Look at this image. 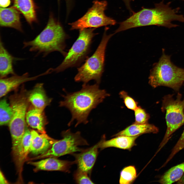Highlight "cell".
I'll return each instance as SVG.
<instances>
[{"label":"cell","instance_id":"6da1fadb","mask_svg":"<svg viewBox=\"0 0 184 184\" xmlns=\"http://www.w3.org/2000/svg\"><path fill=\"white\" fill-rule=\"evenodd\" d=\"M99 84L84 83L80 90L63 95L64 99L60 102L59 106L68 109L72 115L68 125L75 120V127L81 123L87 124L91 111L110 96L105 90L99 88Z\"/></svg>","mask_w":184,"mask_h":184},{"label":"cell","instance_id":"7a4b0ae2","mask_svg":"<svg viewBox=\"0 0 184 184\" xmlns=\"http://www.w3.org/2000/svg\"><path fill=\"white\" fill-rule=\"evenodd\" d=\"M164 0L155 4L154 8L143 7L125 20L119 23L118 28L114 32L115 34L122 31L138 27L156 25L169 28L178 26L172 22L177 21L184 22V17L177 13L180 8L173 9L170 6L171 2L164 3Z\"/></svg>","mask_w":184,"mask_h":184},{"label":"cell","instance_id":"3957f363","mask_svg":"<svg viewBox=\"0 0 184 184\" xmlns=\"http://www.w3.org/2000/svg\"><path fill=\"white\" fill-rule=\"evenodd\" d=\"M67 36L60 24L50 15L47 24L43 30L32 40L24 41L23 48H29L36 55L43 57L54 51H58L65 56V41Z\"/></svg>","mask_w":184,"mask_h":184},{"label":"cell","instance_id":"277c9868","mask_svg":"<svg viewBox=\"0 0 184 184\" xmlns=\"http://www.w3.org/2000/svg\"><path fill=\"white\" fill-rule=\"evenodd\" d=\"M148 78L149 84L153 88L164 86L178 92L184 83V69L173 64L170 56L163 49L162 55L151 69Z\"/></svg>","mask_w":184,"mask_h":184},{"label":"cell","instance_id":"5b68a950","mask_svg":"<svg viewBox=\"0 0 184 184\" xmlns=\"http://www.w3.org/2000/svg\"><path fill=\"white\" fill-rule=\"evenodd\" d=\"M28 92L23 86L9 97L10 105L13 110L12 118L9 124L13 145H20L27 128L26 117L29 101Z\"/></svg>","mask_w":184,"mask_h":184},{"label":"cell","instance_id":"8992f818","mask_svg":"<svg viewBox=\"0 0 184 184\" xmlns=\"http://www.w3.org/2000/svg\"><path fill=\"white\" fill-rule=\"evenodd\" d=\"M108 29L107 27L105 28L102 40L95 53L78 68V73L74 78L76 82L87 84L94 80L96 83H100L104 70L106 47L110 39L114 34H107Z\"/></svg>","mask_w":184,"mask_h":184},{"label":"cell","instance_id":"52a82bcc","mask_svg":"<svg viewBox=\"0 0 184 184\" xmlns=\"http://www.w3.org/2000/svg\"><path fill=\"white\" fill-rule=\"evenodd\" d=\"M174 95H165L162 99L161 109L162 112H166L167 128L157 152L166 144L173 133L184 124V98L181 99L182 95L179 92L176 99L173 97Z\"/></svg>","mask_w":184,"mask_h":184},{"label":"cell","instance_id":"ba28073f","mask_svg":"<svg viewBox=\"0 0 184 184\" xmlns=\"http://www.w3.org/2000/svg\"><path fill=\"white\" fill-rule=\"evenodd\" d=\"M95 28H88L79 30L78 38L65 56L62 63L52 72L58 73L68 67L79 64L85 58L90 49L92 39L96 34Z\"/></svg>","mask_w":184,"mask_h":184},{"label":"cell","instance_id":"9c48e42d","mask_svg":"<svg viewBox=\"0 0 184 184\" xmlns=\"http://www.w3.org/2000/svg\"><path fill=\"white\" fill-rule=\"evenodd\" d=\"M93 3L92 6L83 16L75 21L69 24L71 30L96 28L108 25H115L116 21L107 16L105 14L107 5L106 1L95 0Z\"/></svg>","mask_w":184,"mask_h":184},{"label":"cell","instance_id":"30bf717a","mask_svg":"<svg viewBox=\"0 0 184 184\" xmlns=\"http://www.w3.org/2000/svg\"><path fill=\"white\" fill-rule=\"evenodd\" d=\"M62 135L63 138L57 140L47 151L31 160L47 157L56 158L77 152H82L84 150L80 148L79 146L88 145L87 141L81 136L79 131L73 133L69 129L63 131Z\"/></svg>","mask_w":184,"mask_h":184},{"label":"cell","instance_id":"8fae6325","mask_svg":"<svg viewBox=\"0 0 184 184\" xmlns=\"http://www.w3.org/2000/svg\"><path fill=\"white\" fill-rule=\"evenodd\" d=\"M48 74L47 71L40 75L30 77L28 73L21 75L16 74L9 77L1 78L0 80V97H2L11 91L17 88L21 84L33 80L43 75Z\"/></svg>","mask_w":184,"mask_h":184},{"label":"cell","instance_id":"7c38bea8","mask_svg":"<svg viewBox=\"0 0 184 184\" xmlns=\"http://www.w3.org/2000/svg\"><path fill=\"white\" fill-rule=\"evenodd\" d=\"M75 163V161L62 160L53 157H49L38 162L28 163L35 167L34 170L35 172L45 170L65 172H69L71 166Z\"/></svg>","mask_w":184,"mask_h":184},{"label":"cell","instance_id":"4fadbf2b","mask_svg":"<svg viewBox=\"0 0 184 184\" xmlns=\"http://www.w3.org/2000/svg\"><path fill=\"white\" fill-rule=\"evenodd\" d=\"M99 144V142L90 148L84 150L80 153L74 154L78 169L87 174L90 172L98 154Z\"/></svg>","mask_w":184,"mask_h":184},{"label":"cell","instance_id":"5bb4252c","mask_svg":"<svg viewBox=\"0 0 184 184\" xmlns=\"http://www.w3.org/2000/svg\"><path fill=\"white\" fill-rule=\"evenodd\" d=\"M31 138L29 152L34 155L44 153L57 141L45 133L40 134L34 130L31 131Z\"/></svg>","mask_w":184,"mask_h":184},{"label":"cell","instance_id":"9a60e30c","mask_svg":"<svg viewBox=\"0 0 184 184\" xmlns=\"http://www.w3.org/2000/svg\"><path fill=\"white\" fill-rule=\"evenodd\" d=\"M0 25L2 27L13 28L22 32L19 12L13 6L0 8Z\"/></svg>","mask_w":184,"mask_h":184},{"label":"cell","instance_id":"2e32d148","mask_svg":"<svg viewBox=\"0 0 184 184\" xmlns=\"http://www.w3.org/2000/svg\"><path fill=\"white\" fill-rule=\"evenodd\" d=\"M28 100L34 107L42 110L49 105L52 99L47 95L43 88V84H36L30 92H28Z\"/></svg>","mask_w":184,"mask_h":184},{"label":"cell","instance_id":"e0dca14e","mask_svg":"<svg viewBox=\"0 0 184 184\" xmlns=\"http://www.w3.org/2000/svg\"><path fill=\"white\" fill-rule=\"evenodd\" d=\"M26 121L32 128L36 129L41 133H45V126L47 121L43 110L33 107L27 111Z\"/></svg>","mask_w":184,"mask_h":184},{"label":"cell","instance_id":"ac0fdd59","mask_svg":"<svg viewBox=\"0 0 184 184\" xmlns=\"http://www.w3.org/2000/svg\"><path fill=\"white\" fill-rule=\"evenodd\" d=\"M139 136L120 135L106 141L103 139L99 142V147L101 149L107 147H114L129 150L135 145V140Z\"/></svg>","mask_w":184,"mask_h":184},{"label":"cell","instance_id":"d6986e66","mask_svg":"<svg viewBox=\"0 0 184 184\" xmlns=\"http://www.w3.org/2000/svg\"><path fill=\"white\" fill-rule=\"evenodd\" d=\"M158 131V128L154 124L148 123L139 124L134 122L114 136L120 135L135 136L145 133H156Z\"/></svg>","mask_w":184,"mask_h":184},{"label":"cell","instance_id":"ffe728a7","mask_svg":"<svg viewBox=\"0 0 184 184\" xmlns=\"http://www.w3.org/2000/svg\"><path fill=\"white\" fill-rule=\"evenodd\" d=\"M15 58L6 49L0 39V76L1 78L6 77L9 74H16L13 67Z\"/></svg>","mask_w":184,"mask_h":184},{"label":"cell","instance_id":"44dd1931","mask_svg":"<svg viewBox=\"0 0 184 184\" xmlns=\"http://www.w3.org/2000/svg\"><path fill=\"white\" fill-rule=\"evenodd\" d=\"M13 6L24 16L30 25L37 21L35 6L33 0H13Z\"/></svg>","mask_w":184,"mask_h":184},{"label":"cell","instance_id":"7402d4cb","mask_svg":"<svg viewBox=\"0 0 184 184\" xmlns=\"http://www.w3.org/2000/svg\"><path fill=\"white\" fill-rule=\"evenodd\" d=\"M31 138V131L27 128L22 140L18 160L16 165L19 178L20 180L23 164L29 152Z\"/></svg>","mask_w":184,"mask_h":184},{"label":"cell","instance_id":"603a6c76","mask_svg":"<svg viewBox=\"0 0 184 184\" xmlns=\"http://www.w3.org/2000/svg\"><path fill=\"white\" fill-rule=\"evenodd\" d=\"M184 174V162L168 170L161 176L159 182L162 184H171L179 181Z\"/></svg>","mask_w":184,"mask_h":184},{"label":"cell","instance_id":"cb8c5ba5","mask_svg":"<svg viewBox=\"0 0 184 184\" xmlns=\"http://www.w3.org/2000/svg\"><path fill=\"white\" fill-rule=\"evenodd\" d=\"M12 108L6 99L0 102V125H4L9 124L13 115Z\"/></svg>","mask_w":184,"mask_h":184},{"label":"cell","instance_id":"d4e9b609","mask_svg":"<svg viewBox=\"0 0 184 184\" xmlns=\"http://www.w3.org/2000/svg\"><path fill=\"white\" fill-rule=\"evenodd\" d=\"M137 176L135 167L130 166L124 168L120 173L119 183L120 184H130L135 179Z\"/></svg>","mask_w":184,"mask_h":184},{"label":"cell","instance_id":"484cf974","mask_svg":"<svg viewBox=\"0 0 184 184\" xmlns=\"http://www.w3.org/2000/svg\"><path fill=\"white\" fill-rule=\"evenodd\" d=\"M134 123L139 124L148 123L150 115L146 111L140 106H138L134 110Z\"/></svg>","mask_w":184,"mask_h":184},{"label":"cell","instance_id":"4316f807","mask_svg":"<svg viewBox=\"0 0 184 184\" xmlns=\"http://www.w3.org/2000/svg\"><path fill=\"white\" fill-rule=\"evenodd\" d=\"M119 95L120 98L123 100L125 105L128 108L134 111L138 107L137 102L125 91H121L119 93Z\"/></svg>","mask_w":184,"mask_h":184},{"label":"cell","instance_id":"83f0119b","mask_svg":"<svg viewBox=\"0 0 184 184\" xmlns=\"http://www.w3.org/2000/svg\"><path fill=\"white\" fill-rule=\"evenodd\" d=\"M74 177L76 182L79 184H93L88 174L78 169L75 172Z\"/></svg>","mask_w":184,"mask_h":184},{"label":"cell","instance_id":"f1b7e54d","mask_svg":"<svg viewBox=\"0 0 184 184\" xmlns=\"http://www.w3.org/2000/svg\"><path fill=\"white\" fill-rule=\"evenodd\" d=\"M184 148V130L180 137L172 150V152L176 154Z\"/></svg>","mask_w":184,"mask_h":184},{"label":"cell","instance_id":"f546056e","mask_svg":"<svg viewBox=\"0 0 184 184\" xmlns=\"http://www.w3.org/2000/svg\"><path fill=\"white\" fill-rule=\"evenodd\" d=\"M60 0H57L58 3L59 4ZM67 8V14L68 15L73 5V0H65Z\"/></svg>","mask_w":184,"mask_h":184},{"label":"cell","instance_id":"4dcf8cb0","mask_svg":"<svg viewBox=\"0 0 184 184\" xmlns=\"http://www.w3.org/2000/svg\"><path fill=\"white\" fill-rule=\"evenodd\" d=\"M10 0H0V6L1 7H7L10 5Z\"/></svg>","mask_w":184,"mask_h":184},{"label":"cell","instance_id":"1f68e13d","mask_svg":"<svg viewBox=\"0 0 184 184\" xmlns=\"http://www.w3.org/2000/svg\"><path fill=\"white\" fill-rule=\"evenodd\" d=\"M8 182L6 179L2 172L0 171V183H8Z\"/></svg>","mask_w":184,"mask_h":184},{"label":"cell","instance_id":"d6a6232c","mask_svg":"<svg viewBox=\"0 0 184 184\" xmlns=\"http://www.w3.org/2000/svg\"><path fill=\"white\" fill-rule=\"evenodd\" d=\"M127 8L129 10L130 12L133 13L134 12L132 10L130 6V2L131 0H123Z\"/></svg>","mask_w":184,"mask_h":184},{"label":"cell","instance_id":"836d02e7","mask_svg":"<svg viewBox=\"0 0 184 184\" xmlns=\"http://www.w3.org/2000/svg\"><path fill=\"white\" fill-rule=\"evenodd\" d=\"M177 182L178 183L184 184V174L181 178Z\"/></svg>","mask_w":184,"mask_h":184},{"label":"cell","instance_id":"e575fe53","mask_svg":"<svg viewBox=\"0 0 184 184\" xmlns=\"http://www.w3.org/2000/svg\"></svg>","mask_w":184,"mask_h":184},{"label":"cell","instance_id":"d590c367","mask_svg":"<svg viewBox=\"0 0 184 184\" xmlns=\"http://www.w3.org/2000/svg\"></svg>","mask_w":184,"mask_h":184}]
</instances>
